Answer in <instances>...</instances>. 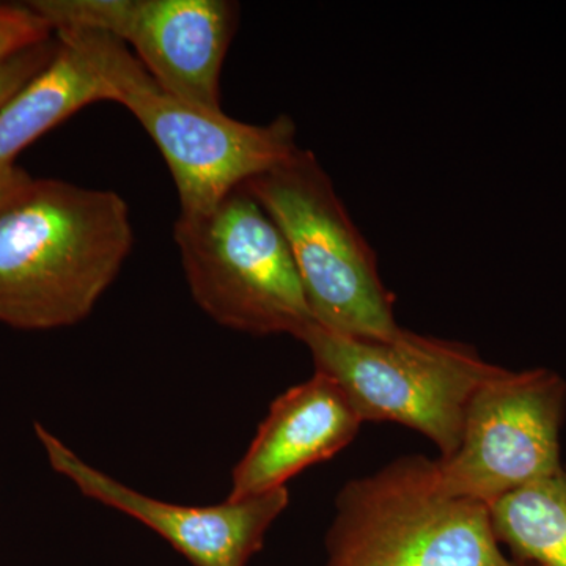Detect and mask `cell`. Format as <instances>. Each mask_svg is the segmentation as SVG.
I'll use <instances>...</instances> for the list:
<instances>
[{
	"instance_id": "ba28073f",
	"label": "cell",
	"mask_w": 566,
	"mask_h": 566,
	"mask_svg": "<svg viewBox=\"0 0 566 566\" xmlns=\"http://www.w3.org/2000/svg\"><path fill=\"white\" fill-rule=\"evenodd\" d=\"M52 32L91 29L129 48L148 74L182 102L221 109V71L237 31L226 0H33Z\"/></svg>"
},
{
	"instance_id": "7a4b0ae2",
	"label": "cell",
	"mask_w": 566,
	"mask_h": 566,
	"mask_svg": "<svg viewBox=\"0 0 566 566\" xmlns=\"http://www.w3.org/2000/svg\"><path fill=\"white\" fill-rule=\"evenodd\" d=\"M54 33L106 82L111 102L125 106L144 126L166 159L185 214L211 210L297 148L296 126L285 115L251 125L222 111L200 109L163 88L109 33L77 28Z\"/></svg>"
},
{
	"instance_id": "5bb4252c",
	"label": "cell",
	"mask_w": 566,
	"mask_h": 566,
	"mask_svg": "<svg viewBox=\"0 0 566 566\" xmlns=\"http://www.w3.org/2000/svg\"><path fill=\"white\" fill-rule=\"evenodd\" d=\"M57 50L59 41L50 40L0 63V106L35 77Z\"/></svg>"
},
{
	"instance_id": "9c48e42d",
	"label": "cell",
	"mask_w": 566,
	"mask_h": 566,
	"mask_svg": "<svg viewBox=\"0 0 566 566\" xmlns=\"http://www.w3.org/2000/svg\"><path fill=\"white\" fill-rule=\"evenodd\" d=\"M48 463L85 497L139 521L191 562L192 566H248L268 531L290 504L289 488L218 505L191 506L133 490L87 463L43 424H35Z\"/></svg>"
},
{
	"instance_id": "9a60e30c",
	"label": "cell",
	"mask_w": 566,
	"mask_h": 566,
	"mask_svg": "<svg viewBox=\"0 0 566 566\" xmlns=\"http://www.w3.org/2000/svg\"><path fill=\"white\" fill-rule=\"evenodd\" d=\"M31 180V175L21 167L11 166L0 170V208L14 196L22 186Z\"/></svg>"
},
{
	"instance_id": "52a82bcc",
	"label": "cell",
	"mask_w": 566,
	"mask_h": 566,
	"mask_svg": "<svg viewBox=\"0 0 566 566\" xmlns=\"http://www.w3.org/2000/svg\"><path fill=\"white\" fill-rule=\"evenodd\" d=\"M566 381L549 368L499 367L469 400L460 446L436 460L447 493L490 506L562 461Z\"/></svg>"
},
{
	"instance_id": "30bf717a",
	"label": "cell",
	"mask_w": 566,
	"mask_h": 566,
	"mask_svg": "<svg viewBox=\"0 0 566 566\" xmlns=\"http://www.w3.org/2000/svg\"><path fill=\"white\" fill-rule=\"evenodd\" d=\"M363 419L344 389L315 371L285 390L232 472L227 499H244L285 488L311 465L323 463L352 444Z\"/></svg>"
},
{
	"instance_id": "277c9868",
	"label": "cell",
	"mask_w": 566,
	"mask_h": 566,
	"mask_svg": "<svg viewBox=\"0 0 566 566\" xmlns=\"http://www.w3.org/2000/svg\"><path fill=\"white\" fill-rule=\"evenodd\" d=\"M244 188L285 238L318 326L370 340L398 334L376 253L314 153L297 147Z\"/></svg>"
},
{
	"instance_id": "7c38bea8",
	"label": "cell",
	"mask_w": 566,
	"mask_h": 566,
	"mask_svg": "<svg viewBox=\"0 0 566 566\" xmlns=\"http://www.w3.org/2000/svg\"><path fill=\"white\" fill-rule=\"evenodd\" d=\"M491 526L520 564L566 566V465L490 505Z\"/></svg>"
},
{
	"instance_id": "2e32d148",
	"label": "cell",
	"mask_w": 566,
	"mask_h": 566,
	"mask_svg": "<svg viewBox=\"0 0 566 566\" xmlns=\"http://www.w3.org/2000/svg\"><path fill=\"white\" fill-rule=\"evenodd\" d=\"M527 566V565H526Z\"/></svg>"
},
{
	"instance_id": "5b68a950",
	"label": "cell",
	"mask_w": 566,
	"mask_h": 566,
	"mask_svg": "<svg viewBox=\"0 0 566 566\" xmlns=\"http://www.w3.org/2000/svg\"><path fill=\"white\" fill-rule=\"evenodd\" d=\"M297 340L311 352L315 371L344 389L363 422L419 431L441 450V458L460 446L469 400L499 370L471 345L403 327L392 338L370 340L314 323Z\"/></svg>"
},
{
	"instance_id": "8992f818",
	"label": "cell",
	"mask_w": 566,
	"mask_h": 566,
	"mask_svg": "<svg viewBox=\"0 0 566 566\" xmlns=\"http://www.w3.org/2000/svg\"><path fill=\"white\" fill-rule=\"evenodd\" d=\"M197 305L229 329L300 338L315 323L300 271L273 219L243 186L174 226Z\"/></svg>"
},
{
	"instance_id": "6da1fadb",
	"label": "cell",
	"mask_w": 566,
	"mask_h": 566,
	"mask_svg": "<svg viewBox=\"0 0 566 566\" xmlns=\"http://www.w3.org/2000/svg\"><path fill=\"white\" fill-rule=\"evenodd\" d=\"M133 243L120 193L31 178L0 208V323L51 331L84 322Z\"/></svg>"
},
{
	"instance_id": "8fae6325",
	"label": "cell",
	"mask_w": 566,
	"mask_h": 566,
	"mask_svg": "<svg viewBox=\"0 0 566 566\" xmlns=\"http://www.w3.org/2000/svg\"><path fill=\"white\" fill-rule=\"evenodd\" d=\"M98 102H111L106 82L80 52L59 41L52 61L0 106V170L14 166V158L43 134Z\"/></svg>"
},
{
	"instance_id": "4fadbf2b",
	"label": "cell",
	"mask_w": 566,
	"mask_h": 566,
	"mask_svg": "<svg viewBox=\"0 0 566 566\" xmlns=\"http://www.w3.org/2000/svg\"><path fill=\"white\" fill-rule=\"evenodd\" d=\"M52 29L25 6H0V63L52 40Z\"/></svg>"
},
{
	"instance_id": "3957f363",
	"label": "cell",
	"mask_w": 566,
	"mask_h": 566,
	"mask_svg": "<svg viewBox=\"0 0 566 566\" xmlns=\"http://www.w3.org/2000/svg\"><path fill=\"white\" fill-rule=\"evenodd\" d=\"M324 566H526L506 556L490 506L450 495L436 460L398 458L335 499Z\"/></svg>"
}]
</instances>
